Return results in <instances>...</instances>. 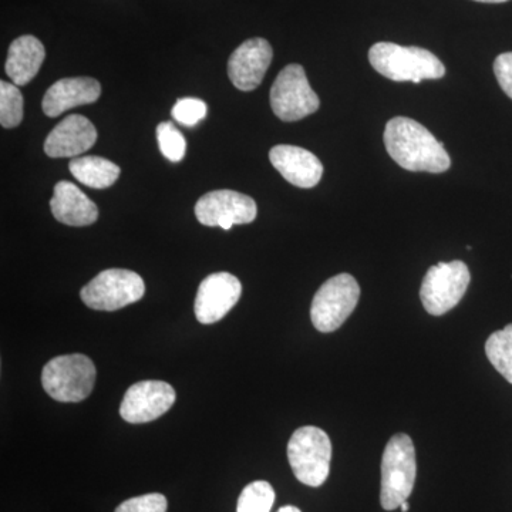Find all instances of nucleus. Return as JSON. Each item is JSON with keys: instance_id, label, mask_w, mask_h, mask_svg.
<instances>
[{"instance_id": "1", "label": "nucleus", "mask_w": 512, "mask_h": 512, "mask_svg": "<svg viewBox=\"0 0 512 512\" xmlns=\"http://www.w3.org/2000/svg\"><path fill=\"white\" fill-rule=\"evenodd\" d=\"M384 144L387 153L400 167L414 173H446L451 165L444 144L407 117H394L384 128Z\"/></svg>"}, {"instance_id": "2", "label": "nucleus", "mask_w": 512, "mask_h": 512, "mask_svg": "<svg viewBox=\"0 0 512 512\" xmlns=\"http://www.w3.org/2000/svg\"><path fill=\"white\" fill-rule=\"evenodd\" d=\"M369 62L376 72L393 82L420 83L439 80L446 74V67L439 57L427 49L379 42L370 47Z\"/></svg>"}, {"instance_id": "3", "label": "nucleus", "mask_w": 512, "mask_h": 512, "mask_svg": "<svg viewBox=\"0 0 512 512\" xmlns=\"http://www.w3.org/2000/svg\"><path fill=\"white\" fill-rule=\"evenodd\" d=\"M417 476L416 448L407 434H396L384 448L380 504L393 511L413 493Z\"/></svg>"}, {"instance_id": "4", "label": "nucleus", "mask_w": 512, "mask_h": 512, "mask_svg": "<svg viewBox=\"0 0 512 512\" xmlns=\"http://www.w3.org/2000/svg\"><path fill=\"white\" fill-rule=\"evenodd\" d=\"M97 370L86 355L57 356L42 372L45 392L56 402L79 403L90 396L96 383Z\"/></svg>"}, {"instance_id": "5", "label": "nucleus", "mask_w": 512, "mask_h": 512, "mask_svg": "<svg viewBox=\"0 0 512 512\" xmlns=\"http://www.w3.org/2000/svg\"><path fill=\"white\" fill-rule=\"evenodd\" d=\"M288 460L295 477L308 487H320L329 477L332 443L319 427H301L288 444Z\"/></svg>"}, {"instance_id": "6", "label": "nucleus", "mask_w": 512, "mask_h": 512, "mask_svg": "<svg viewBox=\"0 0 512 512\" xmlns=\"http://www.w3.org/2000/svg\"><path fill=\"white\" fill-rule=\"evenodd\" d=\"M143 278L127 269H107L84 286L80 296L84 305L94 311L114 312L143 299Z\"/></svg>"}, {"instance_id": "7", "label": "nucleus", "mask_w": 512, "mask_h": 512, "mask_svg": "<svg viewBox=\"0 0 512 512\" xmlns=\"http://www.w3.org/2000/svg\"><path fill=\"white\" fill-rule=\"evenodd\" d=\"M359 299L360 286L352 275L333 276L313 296V326L322 333L335 332L355 311Z\"/></svg>"}, {"instance_id": "8", "label": "nucleus", "mask_w": 512, "mask_h": 512, "mask_svg": "<svg viewBox=\"0 0 512 512\" xmlns=\"http://www.w3.org/2000/svg\"><path fill=\"white\" fill-rule=\"evenodd\" d=\"M470 271L461 261L439 262L424 276L420 299L426 312L441 316L456 308L470 285Z\"/></svg>"}, {"instance_id": "9", "label": "nucleus", "mask_w": 512, "mask_h": 512, "mask_svg": "<svg viewBox=\"0 0 512 512\" xmlns=\"http://www.w3.org/2000/svg\"><path fill=\"white\" fill-rule=\"evenodd\" d=\"M319 106L301 64H289L278 74L271 89V107L278 119L293 123L316 113Z\"/></svg>"}, {"instance_id": "10", "label": "nucleus", "mask_w": 512, "mask_h": 512, "mask_svg": "<svg viewBox=\"0 0 512 512\" xmlns=\"http://www.w3.org/2000/svg\"><path fill=\"white\" fill-rule=\"evenodd\" d=\"M258 214L254 198L232 190L208 192L195 205V217L205 227L229 231L234 225L251 224Z\"/></svg>"}, {"instance_id": "11", "label": "nucleus", "mask_w": 512, "mask_h": 512, "mask_svg": "<svg viewBox=\"0 0 512 512\" xmlns=\"http://www.w3.org/2000/svg\"><path fill=\"white\" fill-rule=\"evenodd\" d=\"M177 400L174 387L161 380H143L128 387L120 406L127 423H150L164 416Z\"/></svg>"}, {"instance_id": "12", "label": "nucleus", "mask_w": 512, "mask_h": 512, "mask_svg": "<svg viewBox=\"0 0 512 512\" xmlns=\"http://www.w3.org/2000/svg\"><path fill=\"white\" fill-rule=\"evenodd\" d=\"M241 293L242 285L237 276L228 272L207 276L195 298L194 311L198 322L202 325L220 322L237 305Z\"/></svg>"}, {"instance_id": "13", "label": "nucleus", "mask_w": 512, "mask_h": 512, "mask_svg": "<svg viewBox=\"0 0 512 512\" xmlns=\"http://www.w3.org/2000/svg\"><path fill=\"white\" fill-rule=\"evenodd\" d=\"M272 56L274 52L268 40L255 37L242 43L229 57L228 74L232 84L241 92L255 90L264 80Z\"/></svg>"}, {"instance_id": "14", "label": "nucleus", "mask_w": 512, "mask_h": 512, "mask_svg": "<svg viewBox=\"0 0 512 512\" xmlns=\"http://www.w3.org/2000/svg\"><path fill=\"white\" fill-rule=\"evenodd\" d=\"M97 141L92 121L79 114L66 117L53 128L45 141V153L52 158L79 157Z\"/></svg>"}, {"instance_id": "15", "label": "nucleus", "mask_w": 512, "mask_h": 512, "mask_svg": "<svg viewBox=\"0 0 512 512\" xmlns=\"http://www.w3.org/2000/svg\"><path fill=\"white\" fill-rule=\"evenodd\" d=\"M269 160L288 183L299 188H313L323 175V165L311 151L296 146H275Z\"/></svg>"}, {"instance_id": "16", "label": "nucleus", "mask_w": 512, "mask_h": 512, "mask_svg": "<svg viewBox=\"0 0 512 512\" xmlns=\"http://www.w3.org/2000/svg\"><path fill=\"white\" fill-rule=\"evenodd\" d=\"M101 86L92 77H67L47 90L43 97V111L47 117H57L74 107L99 100Z\"/></svg>"}, {"instance_id": "17", "label": "nucleus", "mask_w": 512, "mask_h": 512, "mask_svg": "<svg viewBox=\"0 0 512 512\" xmlns=\"http://www.w3.org/2000/svg\"><path fill=\"white\" fill-rule=\"evenodd\" d=\"M50 210L57 221L70 227H87L99 218L97 205L70 181L56 184Z\"/></svg>"}, {"instance_id": "18", "label": "nucleus", "mask_w": 512, "mask_h": 512, "mask_svg": "<svg viewBox=\"0 0 512 512\" xmlns=\"http://www.w3.org/2000/svg\"><path fill=\"white\" fill-rule=\"evenodd\" d=\"M45 46L35 36H20L9 47L5 70L16 86H25L35 79L45 60Z\"/></svg>"}, {"instance_id": "19", "label": "nucleus", "mask_w": 512, "mask_h": 512, "mask_svg": "<svg viewBox=\"0 0 512 512\" xmlns=\"http://www.w3.org/2000/svg\"><path fill=\"white\" fill-rule=\"evenodd\" d=\"M70 173L79 183L96 190H104L116 183L120 177V167L107 158L86 156L70 161Z\"/></svg>"}, {"instance_id": "20", "label": "nucleus", "mask_w": 512, "mask_h": 512, "mask_svg": "<svg viewBox=\"0 0 512 512\" xmlns=\"http://www.w3.org/2000/svg\"><path fill=\"white\" fill-rule=\"evenodd\" d=\"M485 353L494 369L512 384V323L488 338Z\"/></svg>"}, {"instance_id": "21", "label": "nucleus", "mask_w": 512, "mask_h": 512, "mask_svg": "<svg viewBox=\"0 0 512 512\" xmlns=\"http://www.w3.org/2000/svg\"><path fill=\"white\" fill-rule=\"evenodd\" d=\"M274 503V487L268 481H254L239 495L237 512H271Z\"/></svg>"}, {"instance_id": "22", "label": "nucleus", "mask_w": 512, "mask_h": 512, "mask_svg": "<svg viewBox=\"0 0 512 512\" xmlns=\"http://www.w3.org/2000/svg\"><path fill=\"white\" fill-rule=\"evenodd\" d=\"M18 87L0 82V124L5 128L18 127L23 120V96Z\"/></svg>"}, {"instance_id": "23", "label": "nucleus", "mask_w": 512, "mask_h": 512, "mask_svg": "<svg viewBox=\"0 0 512 512\" xmlns=\"http://www.w3.org/2000/svg\"><path fill=\"white\" fill-rule=\"evenodd\" d=\"M157 140L161 153L171 163H178V161L183 160L185 151H187V141L173 123L165 121V123L158 124Z\"/></svg>"}, {"instance_id": "24", "label": "nucleus", "mask_w": 512, "mask_h": 512, "mask_svg": "<svg viewBox=\"0 0 512 512\" xmlns=\"http://www.w3.org/2000/svg\"><path fill=\"white\" fill-rule=\"evenodd\" d=\"M207 111V104L204 101L187 97V99H180L175 103L171 116L177 123L192 127L205 119Z\"/></svg>"}, {"instance_id": "25", "label": "nucleus", "mask_w": 512, "mask_h": 512, "mask_svg": "<svg viewBox=\"0 0 512 512\" xmlns=\"http://www.w3.org/2000/svg\"><path fill=\"white\" fill-rule=\"evenodd\" d=\"M167 508L168 503L165 495L151 493L124 501L114 512H167Z\"/></svg>"}, {"instance_id": "26", "label": "nucleus", "mask_w": 512, "mask_h": 512, "mask_svg": "<svg viewBox=\"0 0 512 512\" xmlns=\"http://www.w3.org/2000/svg\"><path fill=\"white\" fill-rule=\"evenodd\" d=\"M494 73L501 89L512 100V52L503 53L495 59Z\"/></svg>"}, {"instance_id": "27", "label": "nucleus", "mask_w": 512, "mask_h": 512, "mask_svg": "<svg viewBox=\"0 0 512 512\" xmlns=\"http://www.w3.org/2000/svg\"><path fill=\"white\" fill-rule=\"evenodd\" d=\"M278 512H302L298 507H293V505H286V507H282Z\"/></svg>"}, {"instance_id": "28", "label": "nucleus", "mask_w": 512, "mask_h": 512, "mask_svg": "<svg viewBox=\"0 0 512 512\" xmlns=\"http://www.w3.org/2000/svg\"><path fill=\"white\" fill-rule=\"evenodd\" d=\"M476 2H481V3H504V2H508V0H476Z\"/></svg>"}, {"instance_id": "29", "label": "nucleus", "mask_w": 512, "mask_h": 512, "mask_svg": "<svg viewBox=\"0 0 512 512\" xmlns=\"http://www.w3.org/2000/svg\"><path fill=\"white\" fill-rule=\"evenodd\" d=\"M400 510H402L403 512L409 511L410 510L409 503H407V501H404V503L402 505H400Z\"/></svg>"}]
</instances>
